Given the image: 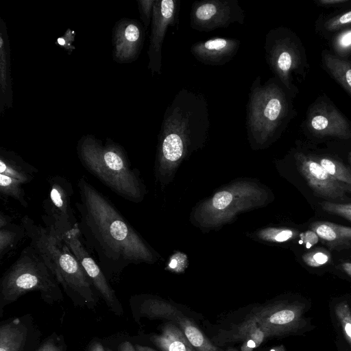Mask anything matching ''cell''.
Segmentation results:
<instances>
[{"label": "cell", "instance_id": "6da1fadb", "mask_svg": "<svg viewBox=\"0 0 351 351\" xmlns=\"http://www.w3.org/2000/svg\"><path fill=\"white\" fill-rule=\"evenodd\" d=\"M80 201L75 203L82 240L108 278L129 265L154 263V250L114 204L85 176L77 180Z\"/></svg>", "mask_w": 351, "mask_h": 351}, {"label": "cell", "instance_id": "7a4b0ae2", "mask_svg": "<svg viewBox=\"0 0 351 351\" xmlns=\"http://www.w3.org/2000/svg\"><path fill=\"white\" fill-rule=\"evenodd\" d=\"M210 128L208 103L201 93L182 88L164 113L155 161V176L165 184L180 164L205 145Z\"/></svg>", "mask_w": 351, "mask_h": 351}, {"label": "cell", "instance_id": "3957f363", "mask_svg": "<svg viewBox=\"0 0 351 351\" xmlns=\"http://www.w3.org/2000/svg\"><path fill=\"white\" fill-rule=\"evenodd\" d=\"M77 154L82 166L117 195L134 203L144 199L145 186L122 146L108 138L104 144L86 135L79 141Z\"/></svg>", "mask_w": 351, "mask_h": 351}, {"label": "cell", "instance_id": "277c9868", "mask_svg": "<svg viewBox=\"0 0 351 351\" xmlns=\"http://www.w3.org/2000/svg\"><path fill=\"white\" fill-rule=\"evenodd\" d=\"M21 224L30 243L44 257L64 291L93 302V285L61 234L51 226L36 223L27 215L21 219Z\"/></svg>", "mask_w": 351, "mask_h": 351}, {"label": "cell", "instance_id": "5b68a950", "mask_svg": "<svg viewBox=\"0 0 351 351\" xmlns=\"http://www.w3.org/2000/svg\"><path fill=\"white\" fill-rule=\"evenodd\" d=\"M280 80L261 77L253 81L246 106L247 139L253 149L267 147L280 132L289 114V101Z\"/></svg>", "mask_w": 351, "mask_h": 351}, {"label": "cell", "instance_id": "8992f818", "mask_svg": "<svg viewBox=\"0 0 351 351\" xmlns=\"http://www.w3.org/2000/svg\"><path fill=\"white\" fill-rule=\"evenodd\" d=\"M59 285L44 257L29 243L1 277V306L30 291H39L43 299L50 302L60 300L62 295Z\"/></svg>", "mask_w": 351, "mask_h": 351}, {"label": "cell", "instance_id": "52a82bcc", "mask_svg": "<svg viewBox=\"0 0 351 351\" xmlns=\"http://www.w3.org/2000/svg\"><path fill=\"white\" fill-rule=\"evenodd\" d=\"M269 200V193L263 186L250 180L238 181L197 204L192 221L202 228H219L241 213L266 205Z\"/></svg>", "mask_w": 351, "mask_h": 351}, {"label": "cell", "instance_id": "ba28073f", "mask_svg": "<svg viewBox=\"0 0 351 351\" xmlns=\"http://www.w3.org/2000/svg\"><path fill=\"white\" fill-rule=\"evenodd\" d=\"M264 49L270 69L284 86L290 89L291 73L300 66V56L288 30L282 27L269 30L265 36Z\"/></svg>", "mask_w": 351, "mask_h": 351}, {"label": "cell", "instance_id": "9c48e42d", "mask_svg": "<svg viewBox=\"0 0 351 351\" xmlns=\"http://www.w3.org/2000/svg\"><path fill=\"white\" fill-rule=\"evenodd\" d=\"M245 11L238 0L194 1L190 12V27L197 32H210L230 24L245 23Z\"/></svg>", "mask_w": 351, "mask_h": 351}, {"label": "cell", "instance_id": "30bf717a", "mask_svg": "<svg viewBox=\"0 0 351 351\" xmlns=\"http://www.w3.org/2000/svg\"><path fill=\"white\" fill-rule=\"evenodd\" d=\"M49 193L43 201L45 225L52 226L62 232L78 223L72 207L73 189L71 182L60 176H49Z\"/></svg>", "mask_w": 351, "mask_h": 351}, {"label": "cell", "instance_id": "8fae6325", "mask_svg": "<svg viewBox=\"0 0 351 351\" xmlns=\"http://www.w3.org/2000/svg\"><path fill=\"white\" fill-rule=\"evenodd\" d=\"M63 240L81 265L93 287L114 311L120 312L119 302L101 267L87 250L81 235L78 223L60 232Z\"/></svg>", "mask_w": 351, "mask_h": 351}, {"label": "cell", "instance_id": "7c38bea8", "mask_svg": "<svg viewBox=\"0 0 351 351\" xmlns=\"http://www.w3.org/2000/svg\"><path fill=\"white\" fill-rule=\"evenodd\" d=\"M180 9V0L155 1L147 51L148 69L152 75L161 74L163 41L168 28L178 23Z\"/></svg>", "mask_w": 351, "mask_h": 351}, {"label": "cell", "instance_id": "4fadbf2b", "mask_svg": "<svg viewBox=\"0 0 351 351\" xmlns=\"http://www.w3.org/2000/svg\"><path fill=\"white\" fill-rule=\"evenodd\" d=\"M140 313L150 319H167L178 326L197 351H218L194 322L163 300L153 298L144 300Z\"/></svg>", "mask_w": 351, "mask_h": 351}, {"label": "cell", "instance_id": "5bb4252c", "mask_svg": "<svg viewBox=\"0 0 351 351\" xmlns=\"http://www.w3.org/2000/svg\"><path fill=\"white\" fill-rule=\"evenodd\" d=\"M294 158L298 170L317 195L337 199L350 190V187L331 176L313 157L298 152Z\"/></svg>", "mask_w": 351, "mask_h": 351}, {"label": "cell", "instance_id": "9a60e30c", "mask_svg": "<svg viewBox=\"0 0 351 351\" xmlns=\"http://www.w3.org/2000/svg\"><path fill=\"white\" fill-rule=\"evenodd\" d=\"M145 29L135 19H121L112 29V56L119 63L136 60L143 48Z\"/></svg>", "mask_w": 351, "mask_h": 351}, {"label": "cell", "instance_id": "2e32d148", "mask_svg": "<svg viewBox=\"0 0 351 351\" xmlns=\"http://www.w3.org/2000/svg\"><path fill=\"white\" fill-rule=\"evenodd\" d=\"M307 124L308 129L318 136L351 138V128L347 119L333 106L325 102L310 110Z\"/></svg>", "mask_w": 351, "mask_h": 351}, {"label": "cell", "instance_id": "e0dca14e", "mask_svg": "<svg viewBox=\"0 0 351 351\" xmlns=\"http://www.w3.org/2000/svg\"><path fill=\"white\" fill-rule=\"evenodd\" d=\"M300 315V307L280 303L252 313L248 319L271 337L283 334L295 328Z\"/></svg>", "mask_w": 351, "mask_h": 351}, {"label": "cell", "instance_id": "ac0fdd59", "mask_svg": "<svg viewBox=\"0 0 351 351\" xmlns=\"http://www.w3.org/2000/svg\"><path fill=\"white\" fill-rule=\"evenodd\" d=\"M241 45L239 40L216 37L193 43L190 51L199 62L207 66H223L233 59Z\"/></svg>", "mask_w": 351, "mask_h": 351}, {"label": "cell", "instance_id": "d6986e66", "mask_svg": "<svg viewBox=\"0 0 351 351\" xmlns=\"http://www.w3.org/2000/svg\"><path fill=\"white\" fill-rule=\"evenodd\" d=\"M10 46L6 24L0 19V113L12 106Z\"/></svg>", "mask_w": 351, "mask_h": 351}, {"label": "cell", "instance_id": "ffe728a7", "mask_svg": "<svg viewBox=\"0 0 351 351\" xmlns=\"http://www.w3.org/2000/svg\"><path fill=\"white\" fill-rule=\"evenodd\" d=\"M311 229L330 250L351 249V227L330 221H315L311 225Z\"/></svg>", "mask_w": 351, "mask_h": 351}, {"label": "cell", "instance_id": "44dd1931", "mask_svg": "<svg viewBox=\"0 0 351 351\" xmlns=\"http://www.w3.org/2000/svg\"><path fill=\"white\" fill-rule=\"evenodd\" d=\"M38 169L25 161L12 151L0 149V173L19 180L24 184L31 182Z\"/></svg>", "mask_w": 351, "mask_h": 351}, {"label": "cell", "instance_id": "7402d4cb", "mask_svg": "<svg viewBox=\"0 0 351 351\" xmlns=\"http://www.w3.org/2000/svg\"><path fill=\"white\" fill-rule=\"evenodd\" d=\"M150 339L162 351H197L183 332L171 322L163 326L160 334L152 336Z\"/></svg>", "mask_w": 351, "mask_h": 351}, {"label": "cell", "instance_id": "603a6c76", "mask_svg": "<svg viewBox=\"0 0 351 351\" xmlns=\"http://www.w3.org/2000/svg\"><path fill=\"white\" fill-rule=\"evenodd\" d=\"M27 329L19 318L0 327V351H23Z\"/></svg>", "mask_w": 351, "mask_h": 351}, {"label": "cell", "instance_id": "cb8c5ba5", "mask_svg": "<svg viewBox=\"0 0 351 351\" xmlns=\"http://www.w3.org/2000/svg\"><path fill=\"white\" fill-rule=\"evenodd\" d=\"M27 236L23 226L12 222L11 217L0 214V261L10 252Z\"/></svg>", "mask_w": 351, "mask_h": 351}, {"label": "cell", "instance_id": "d4e9b609", "mask_svg": "<svg viewBox=\"0 0 351 351\" xmlns=\"http://www.w3.org/2000/svg\"><path fill=\"white\" fill-rule=\"evenodd\" d=\"M322 57L330 73L351 95V62L328 53Z\"/></svg>", "mask_w": 351, "mask_h": 351}, {"label": "cell", "instance_id": "484cf974", "mask_svg": "<svg viewBox=\"0 0 351 351\" xmlns=\"http://www.w3.org/2000/svg\"><path fill=\"white\" fill-rule=\"evenodd\" d=\"M24 184L19 180L0 173V195L4 199L12 198L26 208L28 202L23 187Z\"/></svg>", "mask_w": 351, "mask_h": 351}, {"label": "cell", "instance_id": "4316f807", "mask_svg": "<svg viewBox=\"0 0 351 351\" xmlns=\"http://www.w3.org/2000/svg\"><path fill=\"white\" fill-rule=\"evenodd\" d=\"M334 178L351 186V171L341 162L328 157L314 158Z\"/></svg>", "mask_w": 351, "mask_h": 351}, {"label": "cell", "instance_id": "83f0119b", "mask_svg": "<svg viewBox=\"0 0 351 351\" xmlns=\"http://www.w3.org/2000/svg\"><path fill=\"white\" fill-rule=\"evenodd\" d=\"M298 235V230L287 228H269L260 233V237L263 239L278 243L292 240Z\"/></svg>", "mask_w": 351, "mask_h": 351}, {"label": "cell", "instance_id": "f1b7e54d", "mask_svg": "<svg viewBox=\"0 0 351 351\" xmlns=\"http://www.w3.org/2000/svg\"><path fill=\"white\" fill-rule=\"evenodd\" d=\"M303 261L309 267H318L330 262L331 256L323 248H316L302 256Z\"/></svg>", "mask_w": 351, "mask_h": 351}, {"label": "cell", "instance_id": "f546056e", "mask_svg": "<svg viewBox=\"0 0 351 351\" xmlns=\"http://www.w3.org/2000/svg\"><path fill=\"white\" fill-rule=\"evenodd\" d=\"M335 313L345 337L351 345V312L348 304L346 302L338 304L335 308Z\"/></svg>", "mask_w": 351, "mask_h": 351}, {"label": "cell", "instance_id": "4dcf8cb0", "mask_svg": "<svg viewBox=\"0 0 351 351\" xmlns=\"http://www.w3.org/2000/svg\"><path fill=\"white\" fill-rule=\"evenodd\" d=\"M320 205L325 211L339 215L351 221V204L322 202L320 203Z\"/></svg>", "mask_w": 351, "mask_h": 351}, {"label": "cell", "instance_id": "1f68e13d", "mask_svg": "<svg viewBox=\"0 0 351 351\" xmlns=\"http://www.w3.org/2000/svg\"><path fill=\"white\" fill-rule=\"evenodd\" d=\"M156 0H136L141 19L146 29L152 22L154 5Z\"/></svg>", "mask_w": 351, "mask_h": 351}, {"label": "cell", "instance_id": "d6a6232c", "mask_svg": "<svg viewBox=\"0 0 351 351\" xmlns=\"http://www.w3.org/2000/svg\"><path fill=\"white\" fill-rule=\"evenodd\" d=\"M349 24H351V10L330 19L325 27L329 30H335Z\"/></svg>", "mask_w": 351, "mask_h": 351}, {"label": "cell", "instance_id": "836d02e7", "mask_svg": "<svg viewBox=\"0 0 351 351\" xmlns=\"http://www.w3.org/2000/svg\"><path fill=\"white\" fill-rule=\"evenodd\" d=\"M36 351H64V345L58 337L45 341Z\"/></svg>", "mask_w": 351, "mask_h": 351}, {"label": "cell", "instance_id": "e575fe53", "mask_svg": "<svg viewBox=\"0 0 351 351\" xmlns=\"http://www.w3.org/2000/svg\"><path fill=\"white\" fill-rule=\"evenodd\" d=\"M74 32L68 29L62 36L58 38L57 43L65 49V50H70L72 51L75 49V47L72 45V43L74 40Z\"/></svg>", "mask_w": 351, "mask_h": 351}, {"label": "cell", "instance_id": "d590c367", "mask_svg": "<svg viewBox=\"0 0 351 351\" xmlns=\"http://www.w3.org/2000/svg\"><path fill=\"white\" fill-rule=\"evenodd\" d=\"M300 238L302 242L306 244V247L308 248L316 244L319 239L318 235L313 230L302 232L300 234Z\"/></svg>", "mask_w": 351, "mask_h": 351}, {"label": "cell", "instance_id": "8d00e7d4", "mask_svg": "<svg viewBox=\"0 0 351 351\" xmlns=\"http://www.w3.org/2000/svg\"><path fill=\"white\" fill-rule=\"evenodd\" d=\"M119 351H136L135 348L129 341H124L119 346Z\"/></svg>", "mask_w": 351, "mask_h": 351}, {"label": "cell", "instance_id": "74e56055", "mask_svg": "<svg viewBox=\"0 0 351 351\" xmlns=\"http://www.w3.org/2000/svg\"><path fill=\"white\" fill-rule=\"evenodd\" d=\"M347 0H319V3L322 5H329L333 4H339L346 2Z\"/></svg>", "mask_w": 351, "mask_h": 351}, {"label": "cell", "instance_id": "f35d334b", "mask_svg": "<svg viewBox=\"0 0 351 351\" xmlns=\"http://www.w3.org/2000/svg\"><path fill=\"white\" fill-rule=\"evenodd\" d=\"M90 351H105V350L100 343L94 342L90 346Z\"/></svg>", "mask_w": 351, "mask_h": 351}, {"label": "cell", "instance_id": "ab89813d", "mask_svg": "<svg viewBox=\"0 0 351 351\" xmlns=\"http://www.w3.org/2000/svg\"><path fill=\"white\" fill-rule=\"evenodd\" d=\"M343 271L350 276H351V263L346 262L341 265Z\"/></svg>", "mask_w": 351, "mask_h": 351}, {"label": "cell", "instance_id": "60d3db41", "mask_svg": "<svg viewBox=\"0 0 351 351\" xmlns=\"http://www.w3.org/2000/svg\"><path fill=\"white\" fill-rule=\"evenodd\" d=\"M135 349L136 351H155L154 350H153L152 348H151L149 347L141 346V345H136Z\"/></svg>", "mask_w": 351, "mask_h": 351}, {"label": "cell", "instance_id": "b9f144b4", "mask_svg": "<svg viewBox=\"0 0 351 351\" xmlns=\"http://www.w3.org/2000/svg\"><path fill=\"white\" fill-rule=\"evenodd\" d=\"M348 159H349L350 163L351 164V152H349V154H348Z\"/></svg>", "mask_w": 351, "mask_h": 351}, {"label": "cell", "instance_id": "7bdbcfd3", "mask_svg": "<svg viewBox=\"0 0 351 351\" xmlns=\"http://www.w3.org/2000/svg\"><path fill=\"white\" fill-rule=\"evenodd\" d=\"M106 351H112V350H106Z\"/></svg>", "mask_w": 351, "mask_h": 351}]
</instances>
